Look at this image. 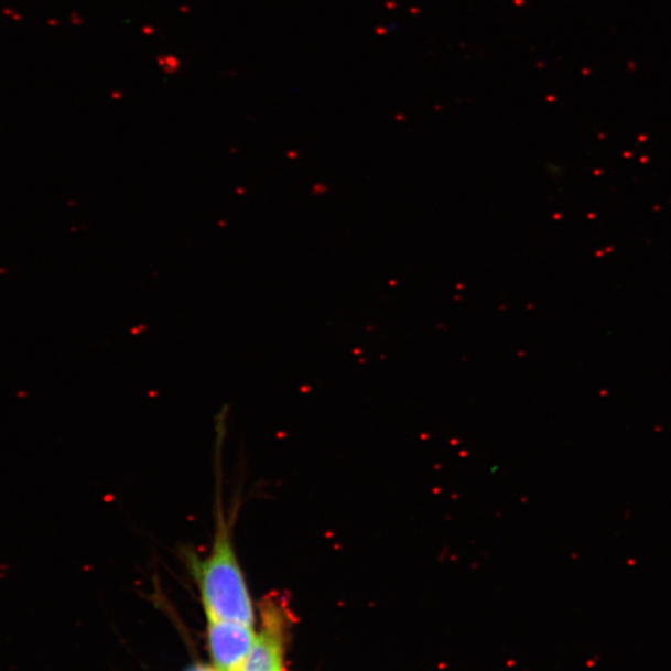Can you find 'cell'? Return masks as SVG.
Returning <instances> with one entry per match:
<instances>
[{"mask_svg": "<svg viewBox=\"0 0 671 671\" xmlns=\"http://www.w3.org/2000/svg\"><path fill=\"white\" fill-rule=\"evenodd\" d=\"M232 522L217 504L216 531L212 550L201 560L197 554H186L187 565L197 581L207 617L252 626L255 612L245 572L238 559Z\"/></svg>", "mask_w": 671, "mask_h": 671, "instance_id": "cell-1", "label": "cell"}, {"mask_svg": "<svg viewBox=\"0 0 671 671\" xmlns=\"http://www.w3.org/2000/svg\"><path fill=\"white\" fill-rule=\"evenodd\" d=\"M284 637L261 630L248 657L245 671H283Z\"/></svg>", "mask_w": 671, "mask_h": 671, "instance_id": "cell-3", "label": "cell"}, {"mask_svg": "<svg viewBox=\"0 0 671 671\" xmlns=\"http://www.w3.org/2000/svg\"><path fill=\"white\" fill-rule=\"evenodd\" d=\"M186 671H216L209 667L206 665H193L191 668H188Z\"/></svg>", "mask_w": 671, "mask_h": 671, "instance_id": "cell-4", "label": "cell"}, {"mask_svg": "<svg viewBox=\"0 0 671 671\" xmlns=\"http://www.w3.org/2000/svg\"><path fill=\"white\" fill-rule=\"evenodd\" d=\"M256 639L250 626L208 618V646L217 671H245Z\"/></svg>", "mask_w": 671, "mask_h": 671, "instance_id": "cell-2", "label": "cell"}]
</instances>
